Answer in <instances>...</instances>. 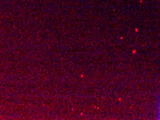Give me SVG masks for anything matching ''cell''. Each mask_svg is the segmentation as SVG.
<instances>
[{"label":"cell","instance_id":"cell-1","mask_svg":"<svg viewBox=\"0 0 160 120\" xmlns=\"http://www.w3.org/2000/svg\"><path fill=\"white\" fill-rule=\"evenodd\" d=\"M159 118L160 119V105H159Z\"/></svg>","mask_w":160,"mask_h":120}]
</instances>
